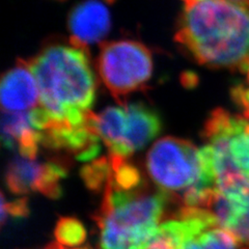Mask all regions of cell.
<instances>
[{
    "instance_id": "cell-1",
    "label": "cell",
    "mask_w": 249,
    "mask_h": 249,
    "mask_svg": "<svg viewBox=\"0 0 249 249\" xmlns=\"http://www.w3.org/2000/svg\"><path fill=\"white\" fill-rule=\"evenodd\" d=\"M28 62L40 89V104L31 110L37 130L47 123L78 126L89 121L97 82L89 48L72 41H50Z\"/></svg>"
},
{
    "instance_id": "cell-2",
    "label": "cell",
    "mask_w": 249,
    "mask_h": 249,
    "mask_svg": "<svg viewBox=\"0 0 249 249\" xmlns=\"http://www.w3.org/2000/svg\"><path fill=\"white\" fill-rule=\"evenodd\" d=\"M175 41L198 64L215 69H249V9L228 0L185 5Z\"/></svg>"
},
{
    "instance_id": "cell-3",
    "label": "cell",
    "mask_w": 249,
    "mask_h": 249,
    "mask_svg": "<svg viewBox=\"0 0 249 249\" xmlns=\"http://www.w3.org/2000/svg\"><path fill=\"white\" fill-rule=\"evenodd\" d=\"M98 212L99 249H146L158 231L171 198L159 190H122L107 184Z\"/></svg>"
},
{
    "instance_id": "cell-4",
    "label": "cell",
    "mask_w": 249,
    "mask_h": 249,
    "mask_svg": "<svg viewBox=\"0 0 249 249\" xmlns=\"http://www.w3.org/2000/svg\"><path fill=\"white\" fill-rule=\"evenodd\" d=\"M200 147L216 188L241 186L249 190V121L217 108L208 118Z\"/></svg>"
},
{
    "instance_id": "cell-5",
    "label": "cell",
    "mask_w": 249,
    "mask_h": 249,
    "mask_svg": "<svg viewBox=\"0 0 249 249\" xmlns=\"http://www.w3.org/2000/svg\"><path fill=\"white\" fill-rule=\"evenodd\" d=\"M146 169L158 189L178 204L187 193L216 188L200 149L185 139L167 136L155 142L146 156Z\"/></svg>"
},
{
    "instance_id": "cell-6",
    "label": "cell",
    "mask_w": 249,
    "mask_h": 249,
    "mask_svg": "<svg viewBox=\"0 0 249 249\" xmlns=\"http://www.w3.org/2000/svg\"><path fill=\"white\" fill-rule=\"evenodd\" d=\"M101 81L122 105L135 91L146 89L153 76L151 50L132 40L106 42L101 45L97 60Z\"/></svg>"
},
{
    "instance_id": "cell-7",
    "label": "cell",
    "mask_w": 249,
    "mask_h": 249,
    "mask_svg": "<svg viewBox=\"0 0 249 249\" xmlns=\"http://www.w3.org/2000/svg\"><path fill=\"white\" fill-rule=\"evenodd\" d=\"M67 175L66 164L59 161L38 162L20 156L7 166L5 183L9 190L18 196L38 192L46 197L57 199L62 194L61 181Z\"/></svg>"
},
{
    "instance_id": "cell-8",
    "label": "cell",
    "mask_w": 249,
    "mask_h": 249,
    "mask_svg": "<svg viewBox=\"0 0 249 249\" xmlns=\"http://www.w3.org/2000/svg\"><path fill=\"white\" fill-rule=\"evenodd\" d=\"M162 130L158 112L143 103L123 105L115 130V142L110 155L129 158L142 150Z\"/></svg>"
},
{
    "instance_id": "cell-9",
    "label": "cell",
    "mask_w": 249,
    "mask_h": 249,
    "mask_svg": "<svg viewBox=\"0 0 249 249\" xmlns=\"http://www.w3.org/2000/svg\"><path fill=\"white\" fill-rule=\"evenodd\" d=\"M93 112L88 123L70 124L48 123L42 129V145L50 150L66 152L81 161L97 159L100 155V137L93 126Z\"/></svg>"
},
{
    "instance_id": "cell-10",
    "label": "cell",
    "mask_w": 249,
    "mask_h": 249,
    "mask_svg": "<svg viewBox=\"0 0 249 249\" xmlns=\"http://www.w3.org/2000/svg\"><path fill=\"white\" fill-rule=\"evenodd\" d=\"M219 227L228 230L249 249V190L230 186L215 188L206 207Z\"/></svg>"
},
{
    "instance_id": "cell-11",
    "label": "cell",
    "mask_w": 249,
    "mask_h": 249,
    "mask_svg": "<svg viewBox=\"0 0 249 249\" xmlns=\"http://www.w3.org/2000/svg\"><path fill=\"white\" fill-rule=\"evenodd\" d=\"M40 104V89L28 60L19 58L0 77V107L3 112L29 111Z\"/></svg>"
},
{
    "instance_id": "cell-12",
    "label": "cell",
    "mask_w": 249,
    "mask_h": 249,
    "mask_svg": "<svg viewBox=\"0 0 249 249\" xmlns=\"http://www.w3.org/2000/svg\"><path fill=\"white\" fill-rule=\"evenodd\" d=\"M68 29L70 41L89 48L99 43L111 29V15L107 6L99 0H84L70 11Z\"/></svg>"
},
{
    "instance_id": "cell-13",
    "label": "cell",
    "mask_w": 249,
    "mask_h": 249,
    "mask_svg": "<svg viewBox=\"0 0 249 249\" xmlns=\"http://www.w3.org/2000/svg\"><path fill=\"white\" fill-rule=\"evenodd\" d=\"M0 142L6 149L17 151L21 157L36 159L42 145V132L35 127L30 110L3 113L0 118Z\"/></svg>"
},
{
    "instance_id": "cell-14",
    "label": "cell",
    "mask_w": 249,
    "mask_h": 249,
    "mask_svg": "<svg viewBox=\"0 0 249 249\" xmlns=\"http://www.w3.org/2000/svg\"><path fill=\"white\" fill-rule=\"evenodd\" d=\"M112 165L110 157L95 159L81 169V178L89 189L93 192L104 191L111 180Z\"/></svg>"
},
{
    "instance_id": "cell-15",
    "label": "cell",
    "mask_w": 249,
    "mask_h": 249,
    "mask_svg": "<svg viewBox=\"0 0 249 249\" xmlns=\"http://www.w3.org/2000/svg\"><path fill=\"white\" fill-rule=\"evenodd\" d=\"M87 230L83 223L74 217H61L54 229L56 242L64 246L81 245L87 240Z\"/></svg>"
},
{
    "instance_id": "cell-16",
    "label": "cell",
    "mask_w": 249,
    "mask_h": 249,
    "mask_svg": "<svg viewBox=\"0 0 249 249\" xmlns=\"http://www.w3.org/2000/svg\"><path fill=\"white\" fill-rule=\"evenodd\" d=\"M201 249H246L231 231L221 227H212L197 236Z\"/></svg>"
},
{
    "instance_id": "cell-17",
    "label": "cell",
    "mask_w": 249,
    "mask_h": 249,
    "mask_svg": "<svg viewBox=\"0 0 249 249\" xmlns=\"http://www.w3.org/2000/svg\"><path fill=\"white\" fill-rule=\"evenodd\" d=\"M231 98L235 104L241 108L242 115L249 121V89L242 84H237L231 89Z\"/></svg>"
},
{
    "instance_id": "cell-18",
    "label": "cell",
    "mask_w": 249,
    "mask_h": 249,
    "mask_svg": "<svg viewBox=\"0 0 249 249\" xmlns=\"http://www.w3.org/2000/svg\"><path fill=\"white\" fill-rule=\"evenodd\" d=\"M9 217H11V201L7 202L3 193L0 191V230L3 228Z\"/></svg>"
},
{
    "instance_id": "cell-19",
    "label": "cell",
    "mask_w": 249,
    "mask_h": 249,
    "mask_svg": "<svg viewBox=\"0 0 249 249\" xmlns=\"http://www.w3.org/2000/svg\"><path fill=\"white\" fill-rule=\"evenodd\" d=\"M197 82H198V78L196 74H194L192 72H186L182 76V84L186 88L192 89L196 87Z\"/></svg>"
},
{
    "instance_id": "cell-20",
    "label": "cell",
    "mask_w": 249,
    "mask_h": 249,
    "mask_svg": "<svg viewBox=\"0 0 249 249\" xmlns=\"http://www.w3.org/2000/svg\"><path fill=\"white\" fill-rule=\"evenodd\" d=\"M180 249H201V248L197 242V237H196L189 241H187V242Z\"/></svg>"
},
{
    "instance_id": "cell-21",
    "label": "cell",
    "mask_w": 249,
    "mask_h": 249,
    "mask_svg": "<svg viewBox=\"0 0 249 249\" xmlns=\"http://www.w3.org/2000/svg\"><path fill=\"white\" fill-rule=\"evenodd\" d=\"M43 249H90V248H89V247H83V248H68V247H65L64 245H61V244L58 243V242H53V243L48 244L46 247H44Z\"/></svg>"
},
{
    "instance_id": "cell-22",
    "label": "cell",
    "mask_w": 249,
    "mask_h": 249,
    "mask_svg": "<svg viewBox=\"0 0 249 249\" xmlns=\"http://www.w3.org/2000/svg\"><path fill=\"white\" fill-rule=\"evenodd\" d=\"M196 1H199V0H196ZM228 1L233 2V3H238L241 5H244L249 9V0H228Z\"/></svg>"
},
{
    "instance_id": "cell-23",
    "label": "cell",
    "mask_w": 249,
    "mask_h": 249,
    "mask_svg": "<svg viewBox=\"0 0 249 249\" xmlns=\"http://www.w3.org/2000/svg\"><path fill=\"white\" fill-rule=\"evenodd\" d=\"M104 1L106 3H109V4H113L114 2H116V0H104Z\"/></svg>"
},
{
    "instance_id": "cell-24",
    "label": "cell",
    "mask_w": 249,
    "mask_h": 249,
    "mask_svg": "<svg viewBox=\"0 0 249 249\" xmlns=\"http://www.w3.org/2000/svg\"><path fill=\"white\" fill-rule=\"evenodd\" d=\"M247 80L249 82V69H248V71H247Z\"/></svg>"
},
{
    "instance_id": "cell-25",
    "label": "cell",
    "mask_w": 249,
    "mask_h": 249,
    "mask_svg": "<svg viewBox=\"0 0 249 249\" xmlns=\"http://www.w3.org/2000/svg\"><path fill=\"white\" fill-rule=\"evenodd\" d=\"M58 1H66V0H58Z\"/></svg>"
}]
</instances>
